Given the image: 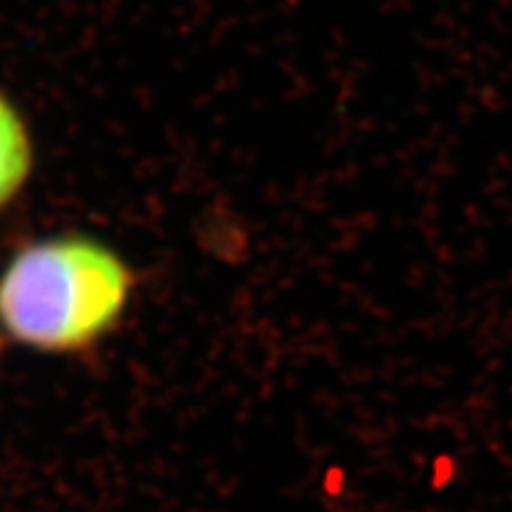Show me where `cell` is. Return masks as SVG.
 <instances>
[{"instance_id": "1", "label": "cell", "mask_w": 512, "mask_h": 512, "mask_svg": "<svg viewBox=\"0 0 512 512\" xmlns=\"http://www.w3.org/2000/svg\"><path fill=\"white\" fill-rule=\"evenodd\" d=\"M133 285L105 242L79 233L29 242L0 273V330L41 354H79L112 335Z\"/></svg>"}, {"instance_id": "2", "label": "cell", "mask_w": 512, "mask_h": 512, "mask_svg": "<svg viewBox=\"0 0 512 512\" xmlns=\"http://www.w3.org/2000/svg\"><path fill=\"white\" fill-rule=\"evenodd\" d=\"M34 171V143L27 121L0 93V214L17 200Z\"/></svg>"}]
</instances>
